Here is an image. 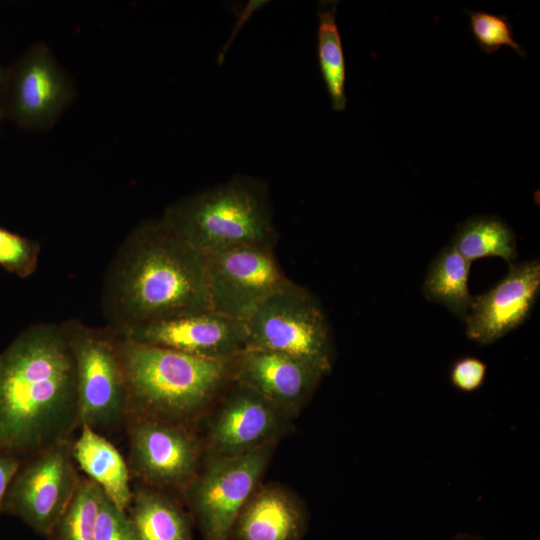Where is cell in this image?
Returning <instances> with one entry per match:
<instances>
[{
  "mask_svg": "<svg viewBox=\"0 0 540 540\" xmlns=\"http://www.w3.org/2000/svg\"><path fill=\"white\" fill-rule=\"evenodd\" d=\"M81 427L74 355L62 324L22 331L0 354V452L24 459Z\"/></svg>",
  "mask_w": 540,
  "mask_h": 540,
  "instance_id": "1",
  "label": "cell"
},
{
  "mask_svg": "<svg viewBox=\"0 0 540 540\" xmlns=\"http://www.w3.org/2000/svg\"><path fill=\"white\" fill-rule=\"evenodd\" d=\"M101 308L105 326L118 335L210 311L205 257L160 217L142 221L126 235L110 260Z\"/></svg>",
  "mask_w": 540,
  "mask_h": 540,
  "instance_id": "2",
  "label": "cell"
},
{
  "mask_svg": "<svg viewBox=\"0 0 540 540\" xmlns=\"http://www.w3.org/2000/svg\"><path fill=\"white\" fill-rule=\"evenodd\" d=\"M117 350L126 385V416L195 428L232 380V359H205L119 335Z\"/></svg>",
  "mask_w": 540,
  "mask_h": 540,
  "instance_id": "3",
  "label": "cell"
},
{
  "mask_svg": "<svg viewBox=\"0 0 540 540\" xmlns=\"http://www.w3.org/2000/svg\"><path fill=\"white\" fill-rule=\"evenodd\" d=\"M160 218L203 256L245 246L275 247L278 239L268 187L249 176L184 196Z\"/></svg>",
  "mask_w": 540,
  "mask_h": 540,
  "instance_id": "4",
  "label": "cell"
},
{
  "mask_svg": "<svg viewBox=\"0 0 540 540\" xmlns=\"http://www.w3.org/2000/svg\"><path fill=\"white\" fill-rule=\"evenodd\" d=\"M248 347L297 358L328 375L335 352L328 320L318 299L291 279L245 321Z\"/></svg>",
  "mask_w": 540,
  "mask_h": 540,
  "instance_id": "5",
  "label": "cell"
},
{
  "mask_svg": "<svg viewBox=\"0 0 540 540\" xmlns=\"http://www.w3.org/2000/svg\"><path fill=\"white\" fill-rule=\"evenodd\" d=\"M61 324L76 364L81 425L100 434L124 425L127 396L116 333L74 318Z\"/></svg>",
  "mask_w": 540,
  "mask_h": 540,
  "instance_id": "6",
  "label": "cell"
},
{
  "mask_svg": "<svg viewBox=\"0 0 540 540\" xmlns=\"http://www.w3.org/2000/svg\"><path fill=\"white\" fill-rule=\"evenodd\" d=\"M277 443L236 457L203 461L181 494L205 540H230L236 518L261 484Z\"/></svg>",
  "mask_w": 540,
  "mask_h": 540,
  "instance_id": "7",
  "label": "cell"
},
{
  "mask_svg": "<svg viewBox=\"0 0 540 540\" xmlns=\"http://www.w3.org/2000/svg\"><path fill=\"white\" fill-rule=\"evenodd\" d=\"M128 467L141 484L182 493L203 463V445L194 427L126 416Z\"/></svg>",
  "mask_w": 540,
  "mask_h": 540,
  "instance_id": "8",
  "label": "cell"
},
{
  "mask_svg": "<svg viewBox=\"0 0 540 540\" xmlns=\"http://www.w3.org/2000/svg\"><path fill=\"white\" fill-rule=\"evenodd\" d=\"M71 441H63L21 460L6 492L2 511L47 536L80 480Z\"/></svg>",
  "mask_w": 540,
  "mask_h": 540,
  "instance_id": "9",
  "label": "cell"
},
{
  "mask_svg": "<svg viewBox=\"0 0 540 540\" xmlns=\"http://www.w3.org/2000/svg\"><path fill=\"white\" fill-rule=\"evenodd\" d=\"M203 461L231 458L278 442L291 416L249 387L231 380L207 413Z\"/></svg>",
  "mask_w": 540,
  "mask_h": 540,
  "instance_id": "10",
  "label": "cell"
},
{
  "mask_svg": "<svg viewBox=\"0 0 540 540\" xmlns=\"http://www.w3.org/2000/svg\"><path fill=\"white\" fill-rule=\"evenodd\" d=\"M204 257L212 311L237 320L246 321L290 280L271 246H245Z\"/></svg>",
  "mask_w": 540,
  "mask_h": 540,
  "instance_id": "11",
  "label": "cell"
},
{
  "mask_svg": "<svg viewBox=\"0 0 540 540\" xmlns=\"http://www.w3.org/2000/svg\"><path fill=\"white\" fill-rule=\"evenodd\" d=\"M73 97L70 78L48 46L38 43L8 67L4 119L24 128H48Z\"/></svg>",
  "mask_w": 540,
  "mask_h": 540,
  "instance_id": "12",
  "label": "cell"
},
{
  "mask_svg": "<svg viewBox=\"0 0 540 540\" xmlns=\"http://www.w3.org/2000/svg\"><path fill=\"white\" fill-rule=\"evenodd\" d=\"M119 336L212 360L233 359L248 347L246 322L212 310L137 327Z\"/></svg>",
  "mask_w": 540,
  "mask_h": 540,
  "instance_id": "13",
  "label": "cell"
},
{
  "mask_svg": "<svg viewBox=\"0 0 540 540\" xmlns=\"http://www.w3.org/2000/svg\"><path fill=\"white\" fill-rule=\"evenodd\" d=\"M539 293V260L510 263L494 287L473 297L465 320L466 335L481 345L499 340L529 318Z\"/></svg>",
  "mask_w": 540,
  "mask_h": 540,
  "instance_id": "14",
  "label": "cell"
},
{
  "mask_svg": "<svg viewBox=\"0 0 540 540\" xmlns=\"http://www.w3.org/2000/svg\"><path fill=\"white\" fill-rule=\"evenodd\" d=\"M325 375L297 358L247 347L232 359V380L285 411L297 415L310 401Z\"/></svg>",
  "mask_w": 540,
  "mask_h": 540,
  "instance_id": "15",
  "label": "cell"
},
{
  "mask_svg": "<svg viewBox=\"0 0 540 540\" xmlns=\"http://www.w3.org/2000/svg\"><path fill=\"white\" fill-rule=\"evenodd\" d=\"M303 504L286 488L260 484L234 523V540H301L307 528Z\"/></svg>",
  "mask_w": 540,
  "mask_h": 540,
  "instance_id": "16",
  "label": "cell"
},
{
  "mask_svg": "<svg viewBox=\"0 0 540 540\" xmlns=\"http://www.w3.org/2000/svg\"><path fill=\"white\" fill-rule=\"evenodd\" d=\"M80 428V435L72 444L76 465L118 508L127 512L133 493L127 462L105 436L87 425Z\"/></svg>",
  "mask_w": 540,
  "mask_h": 540,
  "instance_id": "17",
  "label": "cell"
},
{
  "mask_svg": "<svg viewBox=\"0 0 540 540\" xmlns=\"http://www.w3.org/2000/svg\"><path fill=\"white\" fill-rule=\"evenodd\" d=\"M128 511L137 540H193L191 515L166 491L136 486Z\"/></svg>",
  "mask_w": 540,
  "mask_h": 540,
  "instance_id": "18",
  "label": "cell"
},
{
  "mask_svg": "<svg viewBox=\"0 0 540 540\" xmlns=\"http://www.w3.org/2000/svg\"><path fill=\"white\" fill-rule=\"evenodd\" d=\"M470 266L449 244L431 261L423 283V294L429 301L441 304L464 322L473 301L468 289Z\"/></svg>",
  "mask_w": 540,
  "mask_h": 540,
  "instance_id": "19",
  "label": "cell"
},
{
  "mask_svg": "<svg viewBox=\"0 0 540 540\" xmlns=\"http://www.w3.org/2000/svg\"><path fill=\"white\" fill-rule=\"evenodd\" d=\"M450 245L470 263L500 257L511 263L517 257L516 235L502 218L474 215L459 224Z\"/></svg>",
  "mask_w": 540,
  "mask_h": 540,
  "instance_id": "20",
  "label": "cell"
},
{
  "mask_svg": "<svg viewBox=\"0 0 540 540\" xmlns=\"http://www.w3.org/2000/svg\"><path fill=\"white\" fill-rule=\"evenodd\" d=\"M336 2L321 4L318 10L317 54L319 67L332 108H346V66L335 14Z\"/></svg>",
  "mask_w": 540,
  "mask_h": 540,
  "instance_id": "21",
  "label": "cell"
},
{
  "mask_svg": "<svg viewBox=\"0 0 540 540\" xmlns=\"http://www.w3.org/2000/svg\"><path fill=\"white\" fill-rule=\"evenodd\" d=\"M104 492L88 477H80L68 505L46 536L48 540H94Z\"/></svg>",
  "mask_w": 540,
  "mask_h": 540,
  "instance_id": "22",
  "label": "cell"
},
{
  "mask_svg": "<svg viewBox=\"0 0 540 540\" xmlns=\"http://www.w3.org/2000/svg\"><path fill=\"white\" fill-rule=\"evenodd\" d=\"M473 37L487 54L503 46L512 48L519 56H527L524 49L514 40L512 27L506 15H494L484 11L466 10Z\"/></svg>",
  "mask_w": 540,
  "mask_h": 540,
  "instance_id": "23",
  "label": "cell"
},
{
  "mask_svg": "<svg viewBox=\"0 0 540 540\" xmlns=\"http://www.w3.org/2000/svg\"><path fill=\"white\" fill-rule=\"evenodd\" d=\"M37 241L0 227V266L20 278L31 276L38 267Z\"/></svg>",
  "mask_w": 540,
  "mask_h": 540,
  "instance_id": "24",
  "label": "cell"
},
{
  "mask_svg": "<svg viewBox=\"0 0 540 540\" xmlns=\"http://www.w3.org/2000/svg\"><path fill=\"white\" fill-rule=\"evenodd\" d=\"M94 540H137L127 512L118 508L104 493Z\"/></svg>",
  "mask_w": 540,
  "mask_h": 540,
  "instance_id": "25",
  "label": "cell"
},
{
  "mask_svg": "<svg viewBox=\"0 0 540 540\" xmlns=\"http://www.w3.org/2000/svg\"><path fill=\"white\" fill-rule=\"evenodd\" d=\"M487 365L479 358L465 356L456 360L450 370L452 385L463 392H474L484 383Z\"/></svg>",
  "mask_w": 540,
  "mask_h": 540,
  "instance_id": "26",
  "label": "cell"
},
{
  "mask_svg": "<svg viewBox=\"0 0 540 540\" xmlns=\"http://www.w3.org/2000/svg\"><path fill=\"white\" fill-rule=\"evenodd\" d=\"M21 460L18 457L0 452V512L8 487L21 464Z\"/></svg>",
  "mask_w": 540,
  "mask_h": 540,
  "instance_id": "27",
  "label": "cell"
},
{
  "mask_svg": "<svg viewBox=\"0 0 540 540\" xmlns=\"http://www.w3.org/2000/svg\"><path fill=\"white\" fill-rule=\"evenodd\" d=\"M8 85V68L0 62V124L4 119V110Z\"/></svg>",
  "mask_w": 540,
  "mask_h": 540,
  "instance_id": "28",
  "label": "cell"
},
{
  "mask_svg": "<svg viewBox=\"0 0 540 540\" xmlns=\"http://www.w3.org/2000/svg\"><path fill=\"white\" fill-rule=\"evenodd\" d=\"M451 540H484V539L480 537L468 535V534H460L453 537Z\"/></svg>",
  "mask_w": 540,
  "mask_h": 540,
  "instance_id": "29",
  "label": "cell"
}]
</instances>
